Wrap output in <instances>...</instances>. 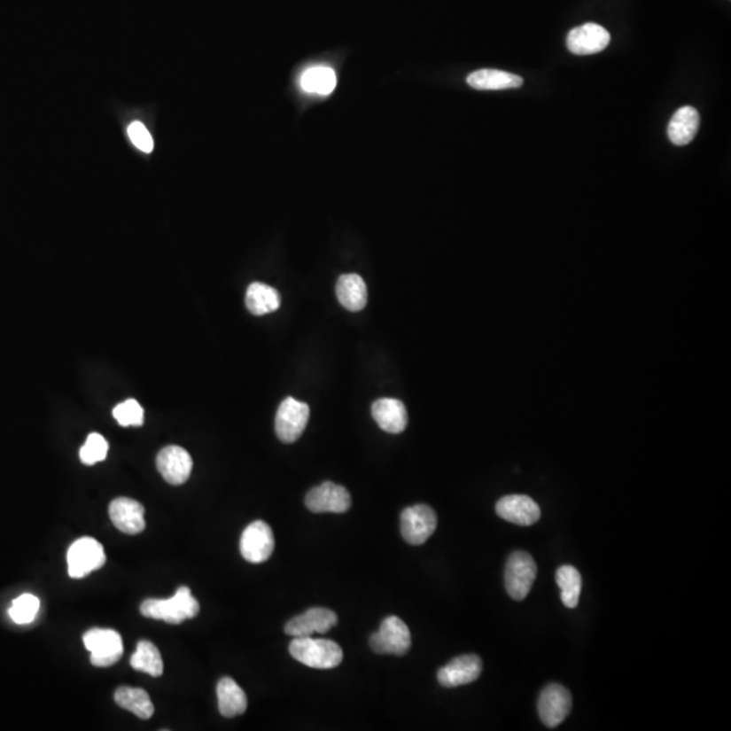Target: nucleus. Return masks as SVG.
I'll return each instance as SVG.
<instances>
[{"mask_svg": "<svg viewBox=\"0 0 731 731\" xmlns=\"http://www.w3.org/2000/svg\"><path fill=\"white\" fill-rule=\"evenodd\" d=\"M114 699L120 707L128 710L141 719H150L155 712L150 695L141 688L121 687L115 691Z\"/></svg>", "mask_w": 731, "mask_h": 731, "instance_id": "nucleus-24", "label": "nucleus"}, {"mask_svg": "<svg viewBox=\"0 0 731 731\" xmlns=\"http://www.w3.org/2000/svg\"><path fill=\"white\" fill-rule=\"evenodd\" d=\"M305 505L313 514H345L350 509L351 496L345 486L323 482L307 492Z\"/></svg>", "mask_w": 731, "mask_h": 731, "instance_id": "nucleus-9", "label": "nucleus"}, {"mask_svg": "<svg viewBox=\"0 0 731 731\" xmlns=\"http://www.w3.org/2000/svg\"><path fill=\"white\" fill-rule=\"evenodd\" d=\"M128 133H129L130 140L137 146L138 150L145 153L152 152V136H151V133L148 132V129H146L141 122H133L129 129H128Z\"/></svg>", "mask_w": 731, "mask_h": 731, "instance_id": "nucleus-31", "label": "nucleus"}, {"mask_svg": "<svg viewBox=\"0 0 731 731\" xmlns=\"http://www.w3.org/2000/svg\"><path fill=\"white\" fill-rule=\"evenodd\" d=\"M84 646L91 653V664L97 668H107L120 661L124 645L120 634L109 628H92L83 637Z\"/></svg>", "mask_w": 731, "mask_h": 731, "instance_id": "nucleus-3", "label": "nucleus"}, {"mask_svg": "<svg viewBox=\"0 0 731 731\" xmlns=\"http://www.w3.org/2000/svg\"><path fill=\"white\" fill-rule=\"evenodd\" d=\"M66 561L69 576L72 579H83L105 565L106 554L101 543L94 538L84 536L72 543L66 554Z\"/></svg>", "mask_w": 731, "mask_h": 731, "instance_id": "nucleus-5", "label": "nucleus"}, {"mask_svg": "<svg viewBox=\"0 0 731 731\" xmlns=\"http://www.w3.org/2000/svg\"><path fill=\"white\" fill-rule=\"evenodd\" d=\"M336 296L346 309L359 312L368 304V286L358 274H345L336 284Z\"/></svg>", "mask_w": 731, "mask_h": 731, "instance_id": "nucleus-19", "label": "nucleus"}, {"mask_svg": "<svg viewBox=\"0 0 731 731\" xmlns=\"http://www.w3.org/2000/svg\"><path fill=\"white\" fill-rule=\"evenodd\" d=\"M468 84L481 91H499V89H519L523 86L520 76L499 69H479L468 76Z\"/></svg>", "mask_w": 731, "mask_h": 731, "instance_id": "nucleus-22", "label": "nucleus"}, {"mask_svg": "<svg viewBox=\"0 0 731 731\" xmlns=\"http://www.w3.org/2000/svg\"><path fill=\"white\" fill-rule=\"evenodd\" d=\"M412 645L410 631L399 617L385 618L381 627L370 637V648L377 654L404 656Z\"/></svg>", "mask_w": 731, "mask_h": 731, "instance_id": "nucleus-6", "label": "nucleus"}, {"mask_svg": "<svg viewBox=\"0 0 731 731\" xmlns=\"http://www.w3.org/2000/svg\"><path fill=\"white\" fill-rule=\"evenodd\" d=\"M113 416L122 427H140L144 423L143 407L136 400H127L113 409Z\"/></svg>", "mask_w": 731, "mask_h": 731, "instance_id": "nucleus-30", "label": "nucleus"}, {"mask_svg": "<svg viewBox=\"0 0 731 731\" xmlns=\"http://www.w3.org/2000/svg\"><path fill=\"white\" fill-rule=\"evenodd\" d=\"M700 115L695 107L684 106L677 110L668 127V137L674 145L684 146L691 143L699 130Z\"/></svg>", "mask_w": 731, "mask_h": 731, "instance_id": "nucleus-20", "label": "nucleus"}, {"mask_svg": "<svg viewBox=\"0 0 731 731\" xmlns=\"http://www.w3.org/2000/svg\"><path fill=\"white\" fill-rule=\"evenodd\" d=\"M143 617L164 620L169 625H181L184 620L192 619L199 612V603L194 599L187 587H181L171 599H148L141 604Z\"/></svg>", "mask_w": 731, "mask_h": 731, "instance_id": "nucleus-1", "label": "nucleus"}, {"mask_svg": "<svg viewBox=\"0 0 731 731\" xmlns=\"http://www.w3.org/2000/svg\"><path fill=\"white\" fill-rule=\"evenodd\" d=\"M496 512L500 517L514 525H535L540 519V508L531 497L525 494H510L500 499L496 504Z\"/></svg>", "mask_w": 731, "mask_h": 731, "instance_id": "nucleus-15", "label": "nucleus"}, {"mask_svg": "<svg viewBox=\"0 0 731 731\" xmlns=\"http://www.w3.org/2000/svg\"><path fill=\"white\" fill-rule=\"evenodd\" d=\"M245 305L253 315H263L279 309L281 296L274 287L255 282L247 289Z\"/></svg>", "mask_w": 731, "mask_h": 731, "instance_id": "nucleus-23", "label": "nucleus"}, {"mask_svg": "<svg viewBox=\"0 0 731 731\" xmlns=\"http://www.w3.org/2000/svg\"><path fill=\"white\" fill-rule=\"evenodd\" d=\"M371 415L377 424L389 433H401L408 425L405 405L396 399H379L371 407Z\"/></svg>", "mask_w": 731, "mask_h": 731, "instance_id": "nucleus-18", "label": "nucleus"}, {"mask_svg": "<svg viewBox=\"0 0 731 731\" xmlns=\"http://www.w3.org/2000/svg\"><path fill=\"white\" fill-rule=\"evenodd\" d=\"M309 405L287 397L279 405L276 416V436L284 443H294L301 438L309 420Z\"/></svg>", "mask_w": 731, "mask_h": 731, "instance_id": "nucleus-7", "label": "nucleus"}, {"mask_svg": "<svg viewBox=\"0 0 731 731\" xmlns=\"http://www.w3.org/2000/svg\"><path fill=\"white\" fill-rule=\"evenodd\" d=\"M338 625V615L328 608L315 607L287 622L284 631L290 637H312L313 634H325Z\"/></svg>", "mask_w": 731, "mask_h": 731, "instance_id": "nucleus-12", "label": "nucleus"}, {"mask_svg": "<svg viewBox=\"0 0 731 731\" xmlns=\"http://www.w3.org/2000/svg\"><path fill=\"white\" fill-rule=\"evenodd\" d=\"M109 451L106 439L99 433H89L86 443L81 448V459L84 465H95L97 462L105 461Z\"/></svg>", "mask_w": 731, "mask_h": 731, "instance_id": "nucleus-29", "label": "nucleus"}, {"mask_svg": "<svg viewBox=\"0 0 731 731\" xmlns=\"http://www.w3.org/2000/svg\"><path fill=\"white\" fill-rule=\"evenodd\" d=\"M40 611V600L35 595H20L12 602L9 610L10 618L18 625H27L33 622Z\"/></svg>", "mask_w": 731, "mask_h": 731, "instance_id": "nucleus-28", "label": "nucleus"}, {"mask_svg": "<svg viewBox=\"0 0 731 731\" xmlns=\"http://www.w3.org/2000/svg\"><path fill=\"white\" fill-rule=\"evenodd\" d=\"M611 41V35L596 23H585L568 35L566 45L574 55L588 56L603 52Z\"/></svg>", "mask_w": 731, "mask_h": 731, "instance_id": "nucleus-13", "label": "nucleus"}, {"mask_svg": "<svg viewBox=\"0 0 731 731\" xmlns=\"http://www.w3.org/2000/svg\"><path fill=\"white\" fill-rule=\"evenodd\" d=\"M110 519L113 525L121 533L136 535L143 533L145 528V519H144V507L140 502L128 497H118L110 502Z\"/></svg>", "mask_w": 731, "mask_h": 731, "instance_id": "nucleus-17", "label": "nucleus"}, {"mask_svg": "<svg viewBox=\"0 0 731 731\" xmlns=\"http://www.w3.org/2000/svg\"><path fill=\"white\" fill-rule=\"evenodd\" d=\"M130 665L136 671L144 672L152 677H160L164 671L160 651L150 641H140L137 643V649L130 658Z\"/></svg>", "mask_w": 731, "mask_h": 731, "instance_id": "nucleus-25", "label": "nucleus"}, {"mask_svg": "<svg viewBox=\"0 0 731 731\" xmlns=\"http://www.w3.org/2000/svg\"><path fill=\"white\" fill-rule=\"evenodd\" d=\"M156 465L163 478L171 485H182L192 470L191 455L179 446H168L159 453Z\"/></svg>", "mask_w": 731, "mask_h": 731, "instance_id": "nucleus-16", "label": "nucleus"}, {"mask_svg": "<svg viewBox=\"0 0 731 731\" xmlns=\"http://www.w3.org/2000/svg\"><path fill=\"white\" fill-rule=\"evenodd\" d=\"M276 548L273 530L261 520L251 523L243 531L240 540V553L243 558L251 564L266 563Z\"/></svg>", "mask_w": 731, "mask_h": 731, "instance_id": "nucleus-10", "label": "nucleus"}, {"mask_svg": "<svg viewBox=\"0 0 731 731\" xmlns=\"http://www.w3.org/2000/svg\"><path fill=\"white\" fill-rule=\"evenodd\" d=\"M301 87L307 94L330 95L336 87V74L330 66H312L301 76Z\"/></svg>", "mask_w": 731, "mask_h": 731, "instance_id": "nucleus-26", "label": "nucleus"}, {"mask_svg": "<svg viewBox=\"0 0 731 731\" xmlns=\"http://www.w3.org/2000/svg\"><path fill=\"white\" fill-rule=\"evenodd\" d=\"M217 699L218 710L225 718L237 717L247 712L248 700L245 692L230 677H224L218 681Z\"/></svg>", "mask_w": 731, "mask_h": 731, "instance_id": "nucleus-21", "label": "nucleus"}, {"mask_svg": "<svg viewBox=\"0 0 731 731\" xmlns=\"http://www.w3.org/2000/svg\"><path fill=\"white\" fill-rule=\"evenodd\" d=\"M556 584L561 588V600L565 607L576 608L581 596V574L574 566L564 565L556 571Z\"/></svg>", "mask_w": 731, "mask_h": 731, "instance_id": "nucleus-27", "label": "nucleus"}, {"mask_svg": "<svg viewBox=\"0 0 731 731\" xmlns=\"http://www.w3.org/2000/svg\"><path fill=\"white\" fill-rule=\"evenodd\" d=\"M535 561L525 551H515L510 554L505 566V588L508 595L514 600H525L533 588L536 579Z\"/></svg>", "mask_w": 731, "mask_h": 731, "instance_id": "nucleus-4", "label": "nucleus"}, {"mask_svg": "<svg viewBox=\"0 0 731 731\" xmlns=\"http://www.w3.org/2000/svg\"><path fill=\"white\" fill-rule=\"evenodd\" d=\"M402 538L409 545L419 546L427 542L438 525L435 510L424 504L405 508L401 514Z\"/></svg>", "mask_w": 731, "mask_h": 731, "instance_id": "nucleus-8", "label": "nucleus"}, {"mask_svg": "<svg viewBox=\"0 0 731 731\" xmlns=\"http://www.w3.org/2000/svg\"><path fill=\"white\" fill-rule=\"evenodd\" d=\"M482 672V661L476 654H465L451 660L447 665L439 669L438 680L446 688L466 686L476 681Z\"/></svg>", "mask_w": 731, "mask_h": 731, "instance_id": "nucleus-14", "label": "nucleus"}, {"mask_svg": "<svg viewBox=\"0 0 731 731\" xmlns=\"http://www.w3.org/2000/svg\"><path fill=\"white\" fill-rule=\"evenodd\" d=\"M572 710V695L561 684H550L543 689L538 702L540 720L548 728L556 727L568 718Z\"/></svg>", "mask_w": 731, "mask_h": 731, "instance_id": "nucleus-11", "label": "nucleus"}, {"mask_svg": "<svg viewBox=\"0 0 731 731\" xmlns=\"http://www.w3.org/2000/svg\"><path fill=\"white\" fill-rule=\"evenodd\" d=\"M290 654L299 663L315 669H333L343 661V650L331 640L296 637L289 646Z\"/></svg>", "mask_w": 731, "mask_h": 731, "instance_id": "nucleus-2", "label": "nucleus"}]
</instances>
